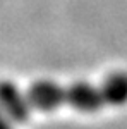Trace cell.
<instances>
[{
	"mask_svg": "<svg viewBox=\"0 0 127 129\" xmlns=\"http://www.w3.org/2000/svg\"><path fill=\"white\" fill-rule=\"evenodd\" d=\"M0 109L14 122H26L29 117L31 107L26 95L12 81H0Z\"/></svg>",
	"mask_w": 127,
	"mask_h": 129,
	"instance_id": "obj_2",
	"label": "cell"
},
{
	"mask_svg": "<svg viewBox=\"0 0 127 129\" xmlns=\"http://www.w3.org/2000/svg\"><path fill=\"white\" fill-rule=\"evenodd\" d=\"M24 95L31 110L50 112L67 105L81 112H96L108 105L127 103V72H113L100 84L79 81L62 86L53 81H36Z\"/></svg>",
	"mask_w": 127,
	"mask_h": 129,
	"instance_id": "obj_1",
	"label": "cell"
},
{
	"mask_svg": "<svg viewBox=\"0 0 127 129\" xmlns=\"http://www.w3.org/2000/svg\"><path fill=\"white\" fill-rule=\"evenodd\" d=\"M0 129H12V124H10V119L2 112L0 109Z\"/></svg>",
	"mask_w": 127,
	"mask_h": 129,
	"instance_id": "obj_3",
	"label": "cell"
}]
</instances>
